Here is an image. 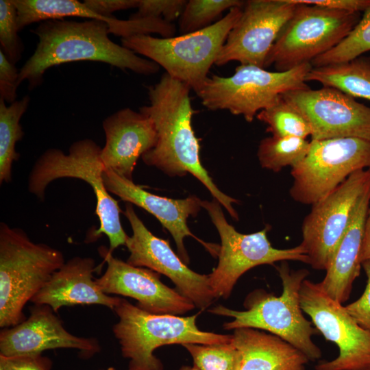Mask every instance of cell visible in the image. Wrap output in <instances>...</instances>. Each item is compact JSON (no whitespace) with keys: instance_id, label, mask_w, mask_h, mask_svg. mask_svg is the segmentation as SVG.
Returning a JSON list of instances; mask_svg holds the SVG:
<instances>
[{"instance_id":"6da1fadb","label":"cell","mask_w":370,"mask_h":370,"mask_svg":"<svg viewBox=\"0 0 370 370\" xmlns=\"http://www.w3.org/2000/svg\"><path fill=\"white\" fill-rule=\"evenodd\" d=\"M147 89L149 104L140 107L139 111L152 119L157 143L142 156L143 162L171 177L191 173L238 221V214L232 204L238 201L219 190L201 162L199 141L192 127L195 111L191 104L190 88L164 73Z\"/></svg>"},{"instance_id":"7a4b0ae2","label":"cell","mask_w":370,"mask_h":370,"mask_svg":"<svg viewBox=\"0 0 370 370\" xmlns=\"http://www.w3.org/2000/svg\"><path fill=\"white\" fill-rule=\"evenodd\" d=\"M32 32L38 42L19 70L18 78L19 84L27 81L31 90L41 85L49 68L72 62H101L145 75L159 71L160 66L156 62L114 42L108 36V25L103 21L47 20L40 22Z\"/></svg>"},{"instance_id":"3957f363","label":"cell","mask_w":370,"mask_h":370,"mask_svg":"<svg viewBox=\"0 0 370 370\" xmlns=\"http://www.w3.org/2000/svg\"><path fill=\"white\" fill-rule=\"evenodd\" d=\"M276 269L282 283L280 296L258 289L246 297L245 310L219 305L209 312L233 318L223 324L225 330L249 328L265 330L296 347L310 361H316L322 353L313 342L312 336L319 332L313 328L312 321L304 317L299 297L302 282L309 271L306 269H291L287 261L281 262Z\"/></svg>"},{"instance_id":"277c9868","label":"cell","mask_w":370,"mask_h":370,"mask_svg":"<svg viewBox=\"0 0 370 370\" xmlns=\"http://www.w3.org/2000/svg\"><path fill=\"white\" fill-rule=\"evenodd\" d=\"M63 254L33 242L21 228L0 223V327L25 319L23 308L64 263Z\"/></svg>"},{"instance_id":"5b68a950","label":"cell","mask_w":370,"mask_h":370,"mask_svg":"<svg viewBox=\"0 0 370 370\" xmlns=\"http://www.w3.org/2000/svg\"><path fill=\"white\" fill-rule=\"evenodd\" d=\"M101 147L93 140L85 138L74 142L66 154L59 149L46 150L36 161L28 178V190L43 200L45 190L56 180L72 177L89 184L96 197L95 214L99 227L95 238L105 234L109 239L111 252L125 245L129 236L120 220L121 210L117 200L107 190L103 179L106 170L101 159Z\"/></svg>"},{"instance_id":"8992f818","label":"cell","mask_w":370,"mask_h":370,"mask_svg":"<svg viewBox=\"0 0 370 370\" xmlns=\"http://www.w3.org/2000/svg\"><path fill=\"white\" fill-rule=\"evenodd\" d=\"M113 310L119 317L112 332L123 358L129 359V370H163V364L153 352L167 345L216 344L230 342L232 334L200 330L196 325L199 313L190 317L153 314L120 298Z\"/></svg>"},{"instance_id":"52a82bcc","label":"cell","mask_w":370,"mask_h":370,"mask_svg":"<svg viewBox=\"0 0 370 370\" xmlns=\"http://www.w3.org/2000/svg\"><path fill=\"white\" fill-rule=\"evenodd\" d=\"M243 7L230 9L223 18L197 32L170 38L138 35L121 38V44L163 67L171 77L195 92L209 77L210 69L239 19Z\"/></svg>"},{"instance_id":"ba28073f","label":"cell","mask_w":370,"mask_h":370,"mask_svg":"<svg viewBox=\"0 0 370 370\" xmlns=\"http://www.w3.org/2000/svg\"><path fill=\"white\" fill-rule=\"evenodd\" d=\"M312 67L308 63L286 71L271 72L255 65L240 64L230 77L209 76L195 92L208 110H228L251 123L283 93L308 88L306 75Z\"/></svg>"},{"instance_id":"9c48e42d","label":"cell","mask_w":370,"mask_h":370,"mask_svg":"<svg viewBox=\"0 0 370 370\" xmlns=\"http://www.w3.org/2000/svg\"><path fill=\"white\" fill-rule=\"evenodd\" d=\"M297 4L274 42L264 69L273 65L283 72L311 63L343 40L362 16L361 12Z\"/></svg>"},{"instance_id":"30bf717a","label":"cell","mask_w":370,"mask_h":370,"mask_svg":"<svg viewBox=\"0 0 370 370\" xmlns=\"http://www.w3.org/2000/svg\"><path fill=\"white\" fill-rule=\"evenodd\" d=\"M200 204L208 212L221 241L217 267L208 275L216 298L229 297L240 277L256 266L287 260L309 264L301 244L288 249L273 247L267 237L269 225L259 232L242 234L227 223L220 203L214 198L211 201L201 200Z\"/></svg>"},{"instance_id":"8fae6325","label":"cell","mask_w":370,"mask_h":370,"mask_svg":"<svg viewBox=\"0 0 370 370\" xmlns=\"http://www.w3.org/2000/svg\"><path fill=\"white\" fill-rule=\"evenodd\" d=\"M370 169V142L356 138L310 140L307 155L291 167L290 196L312 205L325 197L352 173Z\"/></svg>"},{"instance_id":"7c38bea8","label":"cell","mask_w":370,"mask_h":370,"mask_svg":"<svg viewBox=\"0 0 370 370\" xmlns=\"http://www.w3.org/2000/svg\"><path fill=\"white\" fill-rule=\"evenodd\" d=\"M301 308L326 341L338 349L337 357L322 360L315 370H370V332L362 328L342 304L328 296L319 283L302 282Z\"/></svg>"},{"instance_id":"4fadbf2b","label":"cell","mask_w":370,"mask_h":370,"mask_svg":"<svg viewBox=\"0 0 370 370\" xmlns=\"http://www.w3.org/2000/svg\"><path fill=\"white\" fill-rule=\"evenodd\" d=\"M369 182L370 169L358 171L325 197L311 205V210L302 223L300 244L313 269L325 271L328 269Z\"/></svg>"},{"instance_id":"5bb4252c","label":"cell","mask_w":370,"mask_h":370,"mask_svg":"<svg viewBox=\"0 0 370 370\" xmlns=\"http://www.w3.org/2000/svg\"><path fill=\"white\" fill-rule=\"evenodd\" d=\"M297 4L291 0H249L230 32L215 64L232 61L264 69L267 56Z\"/></svg>"},{"instance_id":"9a60e30c","label":"cell","mask_w":370,"mask_h":370,"mask_svg":"<svg viewBox=\"0 0 370 370\" xmlns=\"http://www.w3.org/2000/svg\"><path fill=\"white\" fill-rule=\"evenodd\" d=\"M123 213L132 230V235L128 236L125 244L130 252L126 262L166 275L179 293L201 310L210 306L217 298L208 275L197 273L188 268L172 250L168 241L156 236L147 228L135 212L133 204L126 203Z\"/></svg>"},{"instance_id":"2e32d148","label":"cell","mask_w":370,"mask_h":370,"mask_svg":"<svg viewBox=\"0 0 370 370\" xmlns=\"http://www.w3.org/2000/svg\"><path fill=\"white\" fill-rule=\"evenodd\" d=\"M282 95L308 121L311 140L356 138L370 142V107L353 97L325 86L291 90Z\"/></svg>"},{"instance_id":"e0dca14e","label":"cell","mask_w":370,"mask_h":370,"mask_svg":"<svg viewBox=\"0 0 370 370\" xmlns=\"http://www.w3.org/2000/svg\"><path fill=\"white\" fill-rule=\"evenodd\" d=\"M98 251L107 269L95 282L104 293L132 297L138 308L153 314H182L195 307L177 290L163 284L160 273L116 258L105 246Z\"/></svg>"},{"instance_id":"ac0fdd59","label":"cell","mask_w":370,"mask_h":370,"mask_svg":"<svg viewBox=\"0 0 370 370\" xmlns=\"http://www.w3.org/2000/svg\"><path fill=\"white\" fill-rule=\"evenodd\" d=\"M54 312L49 306L35 305L27 319L14 326L2 328L0 355L36 356L57 348L76 349L89 356L100 352L96 338L71 334Z\"/></svg>"},{"instance_id":"d6986e66","label":"cell","mask_w":370,"mask_h":370,"mask_svg":"<svg viewBox=\"0 0 370 370\" xmlns=\"http://www.w3.org/2000/svg\"><path fill=\"white\" fill-rule=\"evenodd\" d=\"M103 179L110 193L117 195L126 203L143 208L160 221L173 236L179 257L185 264L190 261L184 243L186 236L197 238L212 254L217 252L215 246L198 239L187 225L188 218L196 217L201 208V200L198 197L192 195L185 199H173L154 195L134 184L133 180L120 176L110 169L103 171Z\"/></svg>"},{"instance_id":"ffe728a7","label":"cell","mask_w":370,"mask_h":370,"mask_svg":"<svg viewBox=\"0 0 370 370\" xmlns=\"http://www.w3.org/2000/svg\"><path fill=\"white\" fill-rule=\"evenodd\" d=\"M102 126L106 142L101 159L105 169L132 180L138 159L157 143L152 119L140 111L124 108L106 117Z\"/></svg>"},{"instance_id":"44dd1931","label":"cell","mask_w":370,"mask_h":370,"mask_svg":"<svg viewBox=\"0 0 370 370\" xmlns=\"http://www.w3.org/2000/svg\"><path fill=\"white\" fill-rule=\"evenodd\" d=\"M95 262L90 257L75 256L65 262L30 301L47 305L57 312L62 306L99 304L113 310L120 297L109 296L93 278Z\"/></svg>"},{"instance_id":"7402d4cb","label":"cell","mask_w":370,"mask_h":370,"mask_svg":"<svg viewBox=\"0 0 370 370\" xmlns=\"http://www.w3.org/2000/svg\"><path fill=\"white\" fill-rule=\"evenodd\" d=\"M369 202L370 182L356 204L323 280L319 282L328 296L341 304L349 298L353 283L360 275L359 257Z\"/></svg>"},{"instance_id":"603a6c76","label":"cell","mask_w":370,"mask_h":370,"mask_svg":"<svg viewBox=\"0 0 370 370\" xmlns=\"http://www.w3.org/2000/svg\"><path fill=\"white\" fill-rule=\"evenodd\" d=\"M232 335L243 357L240 370H306V356L275 335L249 328Z\"/></svg>"},{"instance_id":"cb8c5ba5","label":"cell","mask_w":370,"mask_h":370,"mask_svg":"<svg viewBox=\"0 0 370 370\" xmlns=\"http://www.w3.org/2000/svg\"><path fill=\"white\" fill-rule=\"evenodd\" d=\"M307 81L318 82L354 98L370 101V57L360 56L344 62L312 66Z\"/></svg>"},{"instance_id":"d4e9b609","label":"cell","mask_w":370,"mask_h":370,"mask_svg":"<svg viewBox=\"0 0 370 370\" xmlns=\"http://www.w3.org/2000/svg\"><path fill=\"white\" fill-rule=\"evenodd\" d=\"M30 102L28 95L15 101L9 106L0 98V184L10 182L12 167L20 155L16 152V143L24 136L20 123Z\"/></svg>"},{"instance_id":"484cf974","label":"cell","mask_w":370,"mask_h":370,"mask_svg":"<svg viewBox=\"0 0 370 370\" xmlns=\"http://www.w3.org/2000/svg\"><path fill=\"white\" fill-rule=\"evenodd\" d=\"M310 147V141L306 138L271 136L260 140L257 156L262 168L278 173L301 161Z\"/></svg>"},{"instance_id":"4316f807","label":"cell","mask_w":370,"mask_h":370,"mask_svg":"<svg viewBox=\"0 0 370 370\" xmlns=\"http://www.w3.org/2000/svg\"><path fill=\"white\" fill-rule=\"evenodd\" d=\"M256 118L268 125L267 132L274 136H311V127L305 116L281 95L268 108L260 111Z\"/></svg>"},{"instance_id":"83f0119b","label":"cell","mask_w":370,"mask_h":370,"mask_svg":"<svg viewBox=\"0 0 370 370\" xmlns=\"http://www.w3.org/2000/svg\"><path fill=\"white\" fill-rule=\"evenodd\" d=\"M370 51V7L363 12L358 23L336 46L311 62L313 67L353 60Z\"/></svg>"},{"instance_id":"f1b7e54d","label":"cell","mask_w":370,"mask_h":370,"mask_svg":"<svg viewBox=\"0 0 370 370\" xmlns=\"http://www.w3.org/2000/svg\"><path fill=\"white\" fill-rule=\"evenodd\" d=\"M182 346L191 355L194 366L200 370H240L243 357L233 343H186Z\"/></svg>"},{"instance_id":"f546056e","label":"cell","mask_w":370,"mask_h":370,"mask_svg":"<svg viewBox=\"0 0 370 370\" xmlns=\"http://www.w3.org/2000/svg\"><path fill=\"white\" fill-rule=\"evenodd\" d=\"M240 0H189L178 19L181 35L203 29L212 25L225 10L243 7Z\"/></svg>"},{"instance_id":"4dcf8cb0","label":"cell","mask_w":370,"mask_h":370,"mask_svg":"<svg viewBox=\"0 0 370 370\" xmlns=\"http://www.w3.org/2000/svg\"><path fill=\"white\" fill-rule=\"evenodd\" d=\"M17 10L11 0L0 1L1 51L15 64L22 56L23 44L18 34Z\"/></svg>"},{"instance_id":"1f68e13d","label":"cell","mask_w":370,"mask_h":370,"mask_svg":"<svg viewBox=\"0 0 370 370\" xmlns=\"http://www.w3.org/2000/svg\"><path fill=\"white\" fill-rule=\"evenodd\" d=\"M186 0H139L138 10L130 18L157 17L172 23L179 19Z\"/></svg>"},{"instance_id":"d6a6232c","label":"cell","mask_w":370,"mask_h":370,"mask_svg":"<svg viewBox=\"0 0 370 370\" xmlns=\"http://www.w3.org/2000/svg\"><path fill=\"white\" fill-rule=\"evenodd\" d=\"M361 264L367 276L365 291L357 300L345 307L362 328L370 332V260L363 261Z\"/></svg>"},{"instance_id":"836d02e7","label":"cell","mask_w":370,"mask_h":370,"mask_svg":"<svg viewBox=\"0 0 370 370\" xmlns=\"http://www.w3.org/2000/svg\"><path fill=\"white\" fill-rule=\"evenodd\" d=\"M19 71L0 50V98L11 104L16 101Z\"/></svg>"},{"instance_id":"e575fe53","label":"cell","mask_w":370,"mask_h":370,"mask_svg":"<svg viewBox=\"0 0 370 370\" xmlns=\"http://www.w3.org/2000/svg\"><path fill=\"white\" fill-rule=\"evenodd\" d=\"M0 365L5 370H49L51 361L41 355L16 356L0 355Z\"/></svg>"},{"instance_id":"d590c367","label":"cell","mask_w":370,"mask_h":370,"mask_svg":"<svg viewBox=\"0 0 370 370\" xmlns=\"http://www.w3.org/2000/svg\"><path fill=\"white\" fill-rule=\"evenodd\" d=\"M84 3L101 16L112 18L116 11L137 8L139 0H85Z\"/></svg>"},{"instance_id":"8d00e7d4","label":"cell","mask_w":370,"mask_h":370,"mask_svg":"<svg viewBox=\"0 0 370 370\" xmlns=\"http://www.w3.org/2000/svg\"><path fill=\"white\" fill-rule=\"evenodd\" d=\"M295 3L313 5L330 9L361 12L370 7V0H291Z\"/></svg>"},{"instance_id":"74e56055","label":"cell","mask_w":370,"mask_h":370,"mask_svg":"<svg viewBox=\"0 0 370 370\" xmlns=\"http://www.w3.org/2000/svg\"><path fill=\"white\" fill-rule=\"evenodd\" d=\"M359 260L361 264L365 260H370V202L365 223L364 236Z\"/></svg>"},{"instance_id":"f35d334b","label":"cell","mask_w":370,"mask_h":370,"mask_svg":"<svg viewBox=\"0 0 370 370\" xmlns=\"http://www.w3.org/2000/svg\"><path fill=\"white\" fill-rule=\"evenodd\" d=\"M180 370H200L197 367L182 366Z\"/></svg>"},{"instance_id":"ab89813d","label":"cell","mask_w":370,"mask_h":370,"mask_svg":"<svg viewBox=\"0 0 370 370\" xmlns=\"http://www.w3.org/2000/svg\"><path fill=\"white\" fill-rule=\"evenodd\" d=\"M105 370H115V369L112 367H108L107 369Z\"/></svg>"},{"instance_id":"60d3db41","label":"cell","mask_w":370,"mask_h":370,"mask_svg":"<svg viewBox=\"0 0 370 370\" xmlns=\"http://www.w3.org/2000/svg\"><path fill=\"white\" fill-rule=\"evenodd\" d=\"M0 370H5V369L1 365H0Z\"/></svg>"}]
</instances>
